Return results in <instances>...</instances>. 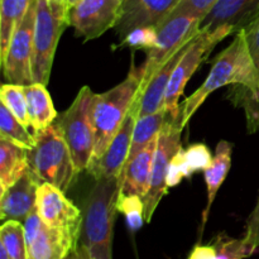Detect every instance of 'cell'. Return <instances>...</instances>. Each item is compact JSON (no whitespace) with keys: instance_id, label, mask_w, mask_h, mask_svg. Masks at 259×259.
Here are the masks:
<instances>
[{"instance_id":"obj_35","label":"cell","mask_w":259,"mask_h":259,"mask_svg":"<svg viewBox=\"0 0 259 259\" xmlns=\"http://www.w3.org/2000/svg\"><path fill=\"white\" fill-rule=\"evenodd\" d=\"M244 34L248 47H249L250 55H252L253 62H254L255 68H257L259 78V17L247 29H244Z\"/></svg>"},{"instance_id":"obj_5","label":"cell","mask_w":259,"mask_h":259,"mask_svg":"<svg viewBox=\"0 0 259 259\" xmlns=\"http://www.w3.org/2000/svg\"><path fill=\"white\" fill-rule=\"evenodd\" d=\"M68 27V8L60 0H37L33 35V82L47 86L58 40Z\"/></svg>"},{"instance_id":"obj_24","label":"cell","mask_w":259,"mask_h":259,"mask_svg":"<svg viewBox=\"0 0 259 259\" xmlns=\"http://www.w3.org/2000/svg\"><path fill=\"white\" fill-rule=\"evenodd\" d=\"M32 0H2L0 3V61L5 57L15 30L24 19Z\"/></svg>"},{"instance_id":"obj_30","label":"cell","mask_w":259,"mask_h":259,"mask_svg":"<svg viewBox=\"0 0 259 259\" xmlns=\"http://www.w3.org/2000/svg\"><path fill=\"white\" fill-rule=\"evenodd\" d=\"M157 29L154 27H142L131 30L121 39L120 46H128L133 50H146L147 52L157 45Z\"/></svg>"},{"instance_id":"obj_34","label":"cell","mask_w":259,"mask_h":259,"mask_svg":"<svg viewBox=\"0 0 259 259\" xmlns=\"http://www.w3.org/2000/svg\"><path fill=\"white\" fill-rule=\"evenodd\" d=\"M182 151L180 149L172 158L171 163L168 167V174H167V185L168 187H175L180 184L184 179H187L186 169L184 164V157H182Z\"/></svg>"},{"instance_id":"obj_13","label":"cell","mask_w":259,"mask_h":259,"mask_svg":"<svg viewBox=\"0 0 259 259\" xmlns=\"http://www.w3.org/2000/svg\"><path fill=\"white\" fill-rule=\"evenodd\" d=\"M37 212L48 227L63 230L80 242L82 212L65 192L53 185L43 182L37 192Z\"/></svg>"},{"instance_id":"obj_19","label":"cell","mask_w":259,"mask_h":259,"mask_svg":"<svg viewBox=\"0 0 259 259\" xmlns=\"http://www.w3.org/2000/svg\"><path fill=\"white\" fill-rule=\"evenodd\" d=\"M157 142H158V138L151 142L134 158L126 162L123 169L121 195H138L142 199L146 196L149 189V184H151L152 167H153Z\"/></svg>"},{"instance_id":"obj_8","label":"cell","mask_w":259,"mask_h":259,"mask_svg":"<svg viewBox=\"0 0 259 259\" xmlns=\"http://www.w3.org/2000/svg\"><path fill=\"white\" fill-rule=\"evenodd\" d=\"M200 20L201 18L197 15L191 13H182V14L171 15L156 28L158 34L157 45L147 52V60L141 67V89L175 52L196 37L197 33L200 32Z\"/></svg>"},{"instance_id":"obj_15","label":"cell","mask_w":259,"mask_h":259,"mask_svg":"<svg viewBox=\"0 0 259 259\" xmlns=\"http://www.w3.org/2000/svg\"><path fill=\"white\" fill-rule=\"evenodd\" d=\"M259 17V0H218L201 18L199 29L214 32L228 27L233 33L244 30Z\"/></svg>"},{"instance_id":"obj_2","label":"cell","mask_w":259,"mask_h":259,"mask_svg":"<svg viewBox=\"0 0 259 259\" xmlns=\"http://www.w3.org/2000/svg\"><path fill=\"white\" fill-rule=\"evenodd\" d=\"M123 174L95 181L83 201L80 242L89 259H113V233Z\"/></svg>"},{"instance_id":"obj_16","label":"cell","mask_w":259,"mask_h":259,"mask_svg":"<svg viewBox=\"0 0 259 259\" xmlns=\"http://www.w3.org/2000/svg\"><path fill=\"white\" fill-rule=\"evenodd\" d=\"M182 46L177 52H175L156 72L152 75L148 82L139 90L136 101L132 106L131 111H133L137 119L141 116L149 115V114L157 113V111L164 109V98H166L167 88H168L169 80L176 68L177 63L181 60L184 53L186 52L190 43Z\"/></svg>"},{"instance_id":"obj_36","label":"cell","mask_w":259,"mask_h":259,"mask_svg":"<svg viewBox=\"0 0 259 259\" xmlns=\"http://www.w3.org/2000/svg\"><path fill=\"white\" fill-rule=\"evenodd\" d=\"M189 259H217V249L211 245H196Z\"/></svg>"},{"instance_id":"obj_20","label":"cell","mask_w":259,"mask_h":259,"mask_svg":"<svg viewBox=\"0 0 259 259\" xmlns=\"http://www.w3.org/2000/svg\"><path fill=\"white\" fill-rule=\"evenodd\" d=\"M24 94L33 134L39 133L52 125L58 118V114L46 85L37 82L30 83L24 86Z\"/></svg>"},{"instance_id":"obj_27","label":"cell","mask_w":259,"mask_h":259,"mask_svg":"<svg viewBox=\"0 0 259 259\" xmlns=\"http://www.w3.org/2000/svg\"><path fill=\"white\" fill-rule=\"evenodd\" d=\"M0 101L7 106L13 115L25 126L30 128L29 115H28L27 99L24 94V86L15 83H4L0 89Z\"/></svg>"},{"instance_id":"obj_25","label":"cell","mask_w":259,"mask_h":259,"mask_svg":"<svg viewBox=\"0 0 259 259\" xmlns=\"http://www.w3.org/2000/svg\"><path fill=\"white\" fill-rule=\"evenodd\" d=\"M0 139H5L25 149H30L35 143L34 134H30L12 111L0 104Z\"/></svg>"},{"instance_id":"obj_22","label":"cell","mask_w":259,"mask_h":259,"mask_svg":"<svg viewBox=\"0 0 259 259\" xmlns=\"http://www.w3.org/2000/svg\"><path fill=\"white\" fill-rule=\"evenodd\" d=\"M28 168V149L0 139V195L14 185Z\"/></svg>"},{"instance_id":"obj_32","label":"cell","mask_w":259,"mask_h":259,"mask_svg":"<svg viewBox=\"0 0 259 259\" xmlns=\"http://www.w3.org/2000/svg\"><path fill=\"white\" fill-rule=\"evenodd\" d=\"M242 240L245 249H247L248 257L252 255L259 247V197L254 210L248 219L247 230H245V235Z\"/></svg>"},{"instance_id":"obj_10","label":"cell","mask_w":259,"mask_h":259,"mask_svg":"<svg viewBox=\"0 0 259 259\" xmlns=\"http://www.w3.org/2000/svg\"><path fill=\"white\" fill-rule=\"evenodd\" d=\"M35 5L37 0H32L24 19L15 30L9 48L2 60L3 75L8 82L27 86L33 83L32 58L33 35L35 24Z\"/></svg>"},{"instance_id":"obj_23","label":"cell","mask_w":259,"mask_h":259,"mask_svg":"<svg viewBox=\"0 0 259 259\" xmlns=\"http://www.w3.org/2000/svg\"><path fill=\"white\" fill-rule=\"evenodd\" d=\"M171 118L172 116L167 113L166 109H162V110L157 111V113L149 114V115L146 116H141V118L137 119L136 125H134L133 136H132V144L131 151H129L128 161L134 158L151 142L158 138L161 131Z\"/></svg>"},{"instance_id":"obj_14","label":"cell","mask_w":259,"mask_h":259,"mask_svg":"<svg viewBox=\"0 0 259 259\" xmlns=\"http://www.w3.org/2000/svg\"><path fill=\"white\" fill-rule=\"evenodd\" d=\"M182 0H121L120 17L115 29L121 38L131 30L161 25Z\"/></svg>"},{"instance_id":"obj_6","label":"cell","mask_w":259,"mask_h":259,"mask_svg":"<svg viewBox=\"0 0 259 259\" xmlns=\"http://www.w3.org/2000/svg\"><path fill=\"white\" fill-rule=\"evenodd\" d=\"M96 94L89 86L80 89L70 108L63 111L57 119L62 136L72 154L76 171L89 168L95 147V124H94V104Z\"/></svg>"},{"instance_id":"obj_28","label":"cell","mask_w":259,"mask_h":259,"mask_svg":"<svg viewBox=\"0 0 259 259\" xmlns=\"http://www.w3.org/2000/svg\"><path fill=\"white\" fill-rule=\"evenodd\" d=\"M185 169H186L187 179L191 177L195 172L206 171L212 163V154L206 144L195 143L187 149L182 151Z\"/></svg>"},{"instance_id":"obj_12","label":"cell","mask_w":259,"mask_h":259,"mask_svg":"<svg viewBox=\"0 0 259 259\" xmlns=\"http://www.w3.org/2000/svg\"><path fill=\"white\" fill-rule=\"evenodd\" d=\"M28 259H66L78 247V242L63 230L48 227L37 209L23 222Z\"/></svg>"},{"instance_id":"obj_11","label":"cell","mask_w":259,"mask_h":259,"mask_svg":"<svg viewBox=\"0 0 259 259\" xmlns=\"http://www.w3.org/2000/svg\"><path fill=\"white\" fill-rule=\"evenodd\" d=\"M120 9L121 0H80L68 8V25L85 42L96 39L116 27Z\"/></svg>"},{"instance_id":"obj_39","label":"cell","mask_w":259,"mask_h":259,"mask_svg":"<svg viewBox=\"0 0 259 259\" xmlns=\"http://www.w3.org/2000/svg\"><path fill=\"white\" fill-rule=\"evenodd\" d=\"M78 2H80V0H67V2H66V4H67V8H71V7H73L75 4H77Z\"/></svg>"},{"instance_id":"obj_31","label":"cell","mask_w":259,"mask_h":259,"mask_svg":"<svg viewBox=\"0 0 259 259\" xmlns=\"http://www.w3.org/2000/svg\"><path fill=\"white\" fill-rule=\"evenodd\" d=\"M217 259H243L248 257L247 249L242 239H233L225 234H220L214 243Z\"/></svg>"},{"instance_id":"obj_1","label":"cell","mask_w":259,"mask_h":259,"mask_svg":"<svg viewBox=\"0 0 259 259\" xmlns=\"http://www.w3.org/2000/svg\"><path fill=\"white\" fill-rule=\"evenodd\" d=\"M227 85H239L259 104V78L245 39L244 30L237 32L233 42L215 58L212 67L202 85L180 105L177 123L184 129L207 96Z\"/></svg>"},{"instance_id":"obj_33","label":"cell","mask_w":259,"mask_h":259,"mask_svg":"<svg viewBox=\"0 0 259 259\" xmlns=\"http://www.w3.org/2000/svg\"><path fill=\"white\" fill-rule=\"evenodd\" d=\"M218 0H182L179 7L172 12L171 15L182 14V13H191L202 18L217 3ZM169 15V17H171Z\"/></svg>"},{"instance_id":"obj_4","label":"cell","mask_w":259,"mask_h":259,"mask_svg":"<svg viewBox=\"0 0 259 259\" xmlns=\"http://www.w3.org/2000/svg\"><path fill=\"white\" fill-rule=\"evenodd\" d=\"M35 143L28 149V164L40 180L67 192L75 184L78 174L72 154L58 125L55 123L34 134Z\"/></svg>"},{"instance_id":"obj_9","label":"cell","mask_w":259,"mask_h":259,"mask_svg":"<svg viewBox=\"0 0 259 259\" xmlns=\"http://www.w3.org/2000/svg\"><path fill=\"white\" fill-rule=\"evenodd\" d=\"M182 131L184 129L179 126L177 119L171 118L158 136L153 167H152L151 184H149L148 192L143 197L146 223L151 222L157 206L168 192L169 187L167 185V174H168V167L172 158L182 148Z\"/></svg>"},{"instance_id":"obj_3","label":"cell","mask_w":259,"mask_h":259,"mask_svg":"<svg viewBox=\"0 0 259 259\" xmlns=\"http://www.w3.org/2000/svg\"><path fill=\"white\" fill-rule=\"evenodd\" d=\"M141 68L132 67L125 80L105 93L96 94L94 104L95 147L90 164L101 158L121 128L136 101L141 89Z\"/></svg>"},{"instance_id":"obj_40","label":"cell","mask_w":259,"mask_h":259,"mask_svg":"<svg viewBox=\"0 0 259 259\" xmlns=\"http://www.w3.org/2000/svg\"><path fill=\"white\" fill-rule=\"evenodd\" d=\"M60 2H62V3H66V2H67V0H60Z\"/></svg>"},{"instance_id":"obj_37","label":"cell","mask_w":259,"mask_h":259,"mask_svg":"<svg viewBox=\"0 0 259 259\" xmlns=\"http://www.w3.org/2000/svg\"><path fill=\"white\" fill-rule=\"evenodd\" d=\"M66 259H89V257L85 250H83V248L78 244V247L73 252H71Z\"/></svg>"},{"instance_id":"obj_7","label":"cell","mask_w":259,"mask_h":259,"mask_svg":"<svg viewBox=\"0 0 259 259\" xmlns=\"http://www.w3.org/2000/svg\"><path fill=\"white\" fill-rule=\"evenodd\" d=\"M230 34H233V32L228 27H220L214 32L200 30L190 43L186 52L184 53L172 73L164 98V109L172 116V119H177L180 116V98L190 77L209 57L215 46Z\"/></svg>"},{"instance_id":"obj_38","label":"cell","mask_w":259,"mask_h":259,"mask_svg":"<svg viewBox=\"0 0 259 259\" xmlns=\"http://www.w3.org/2000/svg\"><path fill=\"white\" fill-rule=\"evenodd\" d=\"M0 259H10L9 254H8V250L4 245L0 243Z\"/></svg>"},{"instance_id":"obj_26","label":"cell","mask_w":259,"mask_h":259,"mask_svg":"<svg viewBox=\"0 0 259 259\" xmlns=\"http://www.w3.org/2000/svg\"><path fill=\"white\" fill-rule=\"evenodd\" d=\"M0 243L7 248L10 259H28L24 225L18 220H7L0 228Z\"/></svg>"},{"instance_id":"obj_21","label":"cell","mask_w":259,"mask_h":259,"mask_svg":"<svg viewBox=\"0 0 259 259\" xmlns=\"http://www.w3.org/2000/svg\"><path fill=\"white\" fill-rule=\"evenodd\" d=\"M232 152L233 144L227 141H220L215 149V156L212 158V163L205 172V181L207 186V204L202 212V224L205 225L210 209L217 197L220 186L227 179L232 166Z\"/></svg>"},{"instance_id":"obj_17","label":"cell","mask_w":259,"mask_h":259,"mask_svg":"<svg viewBox=\"0 0 259 259\" xmlns=\"http://www.w3.org/2000/svg\"><path fill=\"white\" fill-rule=\"evenodd\" d=\"M136 120L137 116L134 115L133 111H129L125 121L119 129L116 136L114 137L111 143L109 144L105 153L101 156L99 161L89 166V174L93 175L95 181L119 177L123 174L124 166L128 161L129 151H131L132 136H133Z\"/></svg>"},{"instance_id":"obj_18","label":"cell","mask_w":259,"mask_h":259,"mask_svg":"<svg viewBox=\"0 0 259 259\" xmlns=\"http://www.w3.org/2000/svg\"><path fill=\"white\" fill-rule=\"evenodd\" d=\"M40 180L28 168L25 174L0 195V218L3 222H24L37 209V192Z\"/></svg>"},{"instance_id":"obj_29","label":"cell","mask_w":259,"mask_h":259,"mask_svg":"<svg viewBox=\"0 0 259 259\" xmlns=\"http://www.w3.org/2000/svg\"><path fill=\"white\" fill-rule=\"evenodd\" d=\"M118 210L124 214L131 230L136 232L143 227L146 218H144V202L141 196L120 194L118 200Z\"/></svg>"}]
</instances>
